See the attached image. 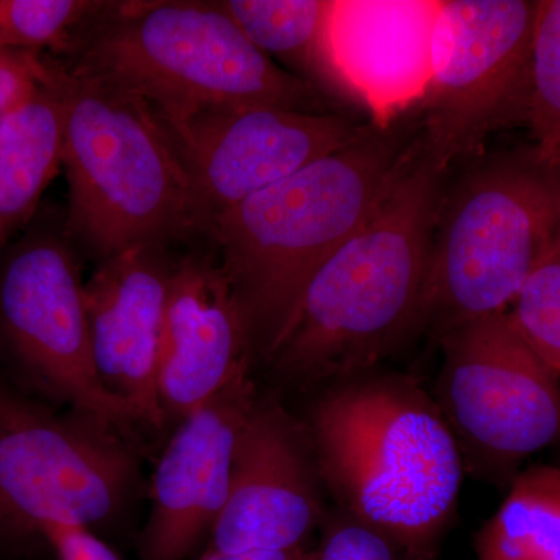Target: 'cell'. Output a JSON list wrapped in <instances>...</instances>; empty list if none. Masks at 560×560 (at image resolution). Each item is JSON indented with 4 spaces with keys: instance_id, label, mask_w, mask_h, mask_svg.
I'll use <instances>...</instances> for the list:
<instances>
[{
    "instance_id": "obj_1",
    "label": "cell",
    "mask_w": 560,
    "mask_h": 560,
    "mask_svg": "<svg viewBox=\"0 0 560 560\" xmlns=\"http://www.w3.org/2000/svg\"><path fill=\"white\" fill-rule=\"evenodd\" d=\"M416 135L410 154L366 221L313 272L275 348L271 370L294 385L374 371L422 331L431 241L444 178Z\"/></svg>"
},
{
    "instance_id": "obj_2",
    "label": "cell",
    "mask_w": 560,
    "mask_h": 560,
    "mask_svg": "<svg viewBox=\"0 0 560 560\" xmlns=\"http://www.w3.org/2000/svg\"><path fill=\"white\" fill-rule=\"evenodd\" d=\"M305 425L338 510L408 560H436L467 471L433 394L410 375L371 371L330 385Z\"/></svg>"
},
{
    "instance_id": "obj_3",
    "label": "cell",
    "mask_w": 560,
    "mask_h": 560,
    "mask_svg": "<svg viewBox=\"0 0 560 560\" xmlns=\"http://www.w3.org/2000/svg\"><path fill=\"white\" fill-rule=\"evenodd\" d=\"M418 124H370L348 145L257 191L210 221L212 245L267 359L320 264L371 215L407 161Z\"/></svg>"
},
{
    "instance_id": "obj_4",
    "label": "cell",
    "mask_w": 560,
    "mask_h": 560,
    "mask_svg": "<svg viewBox=\"0 0 560 560\" xmlns=\"http://www.w3.org/2000/svg\"><path fill=\"white\" fill-rule=\"evenodd\" d=\"M60 61L138 98L164 127L250 106L338 114L257 49L220 0L108 2Z\"/></svg>"
},
{
    "instance_id": "obj_5",
    "label": "cell",
    "mask_w": 560,
    "mask_h": 560,
    "mask_svg": "<svg viewBox=\"0 0 560 560\" xmlns=\"http://www.w3.org/2000/svg\"><path fill=\"white\" fill-rule=\"evenodd\" d=\"M40 58L65 114V232L73 248L98 264L136 246L202 238L186 173L153 113L105 81Z\"/></svg>"
},
{
    "instance_id": "obj_6",
    "label": "cell",
    "mask_w": 560,
    "mask_h": 560,
    "mask_svg": "<svg viewBox=\"0 0 560 560\" xmlns=\"http://www.w3.org/2000/svg\"><path fill=\"white\" fill-rule=\"evenodd\" d=\"M559 224L560 180L534 160L490 162L442 190L422 331L510 312Z\"/></svg>"
},
{
    "instance_id": "obj_7",
    "label": "cell",
    "mask_w": 560,
    "mask_h": 560,
    "mask_svg": "<svg viewBox=\"0 0 560 560\" xmlns=\"http://www.w3.org/2000/svg\"><path fill=\"white\" fill-rule=\"evenodd\" d=\"M139 480L124 431L0 382V547L44 541L46 523L102 525L130 504Z\"/></svg>"
},
{
    "instance_id": "obj_8",
    "label": "cell",
    "mask_w": 560,
    "mask_h": 560,
    "mask_svg": "<svg viewBox=\"0 0 560 560\" xmlns=\"http://www.w3.org/2000/svg\"><path fill=\"white\" fill-rule=\"evenodd\" d=\"M442 366L434 399L458 441L467 474L510 481L534 453L560 442V375L510 313L434 338Z\"/></svg>"
},
{
    "instance_id": "obj_9",
    "label": "cell",
    "mask_w": 560,
    "mask_h": 560,
    "mask_svg": "<svg viewBox=\"0 0 560 560\" xmlns=\"http://www.w3.org/2000/svg\"><path fill=\"white\" fill-rule=\"evenodd\" d=\"M537 2L441 0L418 142L442 173L480 153L492 132L525 119Z\"/></svg>"
},
{
    "instance_id": "obj_10",
    "label": "cell",
    "mask_w": 560,
    "mask_h": 560,
    "mask_svg": "<svg viewBox=\"0 0 560 560\" xmlns=\"http://www.w3.org/2000/svg\"><path fill=\"white\" fill-rule=\"evenodd\" d=\"M0 345L25 386L121 431L138 423L92 359L84 280L65 232L33 228L0 260Z\"/></svg>"
},
{
    "instance_id": "obj_11",
    "label": "cell",
    "mask_w": 560,
    "mask_h": 560,
    "mask_svg": "<svg viewBox=\"0 0 560 560\" xmlns=\"http://www.w3.org/2000/svg\"><path fill=\"white\" fill-rule=\"evenodd\" d=\"M368 124L341 114L250 106L206 110L164 127L189 183L202 238L210 221L348 145Z\"/></svg>"
},
{
    "instance_id": "obj_12",
    "label": "cell",
    "mask_w": 560,
    "mask_h": 560,
    "mask_svg": "<svg viewBox=\"0 0 560 560\" xmlns=\"http://www.w3.org/2000/svg\"><path fill=\"white\" fill-rule=\"evenodd\" d=\"M324 492L305 422L276 397L259 396L238 440L226 504L202 552L311 547L326 517Z\"/></svg>"
},
{
    "instance_id": "obj_13",
    "label": "cell",
    "mask_w": 560,
    "mask_h": 560,
    "mask_svg": "<svg viewBox=\"0 0 560 560\" xmlns=\"http://www.w3.org/2000/svg\"><path fill=\"white\" fill-rule=\"evenodd\" d=\"M259 396L248 371L178 422L154 470L140 560H184L208 544L230 493L243 427Z\"/></svg>"
},
{
    "instance_id": "obj_14",
    "label": "cell",
    "mask_w": 560,
    "mask_h": 560,
    "mask_svg": "<svg viewBox=\"0 0 560 560\" xmlns=\"http://www.w3.org/2000/svg\"><path fill=\"white\" fill-rule=\"evenodd\" d=\"M178 256L145 245L98 261L84 280L92 359L98 378L138 423L164 429L158 366Z\"/></svg>"
},
{
    "instance_id": "obj_15",
    "label": "cell",
    "mask_w": 560,
    "mask_h": 560,
    "mask_svg": "<svg viewBox=\"0 0 560 560\" xmlns=\"http://www.w3.org/2000/svg\"><path fill=\"white\" fill-rule=\"evenodd\" d=\"M441 0H331L327 55L345 101L389 128L416 109L431 77Z\"/></svg>"
},
{
    "instance_id": "obj_16",
    "label": "cell",
    "mask_w": 560,
    "mask_h": 560,
    "mask_svg": "<svg viewBox=\"0 0 560 560\" xmlns=\"http://www.w3.org/2000/svg\"><path fill=\"white\" fill-rule=\"evenodd\" d=\"M256 359L238 302L217 260L189 250L176 261L158 366L164 422H180Z\"/></svg>"
},
{
    "instance_id": "obj_17",
    "label": "cell",
    "mask_w": 560,
    "mask_h": 560,
    "mask_svg": "<svg viewBox=\"0 0 560 560\" xmlns=\"http://www.w3.org/2000/svg\"><path fill=\"white\" fill-rule=\"evenodd\" d=\"M65 114L43 58L38 83L0 120V256L62 165Z\"/></svg>"
},
{
    "instance_id": "obj_18",
    "label": "cell",
    "mask_w": 560,
    "mask_h": 560,
    "mask_svg": "<svg viewBox=\"0 0 560 560\" xmlns=\"http://www.w3.org/2000/svg\"><path fill=\"white\" fill-rule=\"evenodd\" d=\"M257 49L312 84L330 101H345L327 55L331 0H220Z\"/></svg>"
},
{
    "instance_id": "obj_19",
    "label": "cell",
    "mask_w": 560,
    "mask_h": 560,
    "mask_svg": "<svg viewBox=\"0 0 560 560\" xmlns=\"http://www.w3.org/2000/svg\"><path fill=\"white\" fill-rule=\"evenodd\" d=\"M474 548L477 560H560V467L518 471Z\"/></svg>"
},
{
    "instance_id": "obj_20",
    "label": "cell",
    "mask_w": 560,
    "mask_h": 560,
    "mask_svg": "<svg viewBox=\"0 0 560 560\" xmlns=\"http://www.w3.org/2000/svg\"><path fill=\"white\" fill-rule=\"evenodd\" d=\"M525 120L536 142L534 161L560 172V0L537 2Z\"/></svg>"
},
{
    "instance_id": "obj_21",
    "label": "cell",
    "mask_w": 560,
    "mask_h": 560,
    "mask_svg": "<svg viewBox=\"0 0 560 560\" xmlns=\"http://www.w3.org/2000/svg\"><path fill=\"white\" fill-rule=\"evenodd\" d=\"M97 0H0V50L65 57L105 10Z\"/></svg>"
},
{
    "instance_id": "obj_22",
    "label": "cell",
    "mask_w": 560,
    "mask_h": 560,
    "mask_svg": "<svg viewBox=\"0 0 560 560\" xmlns=\"http://www.w3.org/2000/svg\"><path fill=\"white\" fill-rule=\"evenodd\" d=\"M508 313L522 337L560 375V224Z\"/></svg>"
},
{
    "instance_id": "obj_23",
    "label": "cell",
    "mask_w": 560,
    "mask_h": 560,
    "mask_svg": "<svg viewBox=\"0 0 560 560\" xmlns=\"http://www.w3.org/2000/svg\"><path fill=\"white\" fill-rule=\"evenodd\" d=\"M319 529L313 560H408L385 534L338 508L326 514Z\"/></svg>"
},
{
    "instance_id": "obj_24",
    "label": "cell",
    "mask_w": 560,
    "mask_h": 560,
    "mask_svg": "<svg viewBox=\"0 0 560 560\" xmlns=\"http://www.w3.org/2000/svg\"><path fill=\"white\" fill-rule=\"evenodd\" d=\"M40 537L58 560H120L91 529L80 526L46 523L40 526Z\"/></svg>"
},
{
    "instance_id": "obj_25",
    "label": "cell",
    "mask_w": 560,
    "mask_h": 560,
    "mask_svg": "<svg viewBox=\"0 0 560 560\" xmlns=\"http://www.w3.org/2000/svg\"><path fill=\"white\" fill-rule=\"evenodd\" d=\"M40 55L0 50V120L36 86Z\"/></svg>"
},
{
    "instance_id": "obj_26",
    "label": "cell",
    "mask_w": 560,
    "mask_h": 560,
    "mask_svg": "<svg viewBox=\"0 0 560 560\" xmlns=\"http://www.w3.org/2000/svg\"><path fill=\"white\" fill-rule=\"evenodd\" d=\"M197 560H313V548L287 551L202 552Z\"/></svg>"
}]
</instances>
